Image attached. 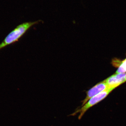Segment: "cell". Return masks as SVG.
Here are the masks:
<instances>
[{
	"mask_svg": "<svg viewBox=\"0 0 126 126\" xmlns=\"http://www.w3.org/2000/svg\"><path fill=\"white\" fill-rule=\"evenodd\" d=\"M113 89V88H108L91 98L83 106L77 109L74 112L70 115V116H74L79 113L78 119H81L83 115L89 109L104 99Z\"/></svg>",
	"mask_w": 126,
	"mask_h": 126,
	"instance_id": "cell-2",
	"label": "cell"
},
{
	"mask_svg": "<svg viewBox=\"0 0 126 126\" xmlns=\"http://www.w3.org/2000/svg\"><path fill=\"white\" fill-rule=\"evenodd\" d=\"M108 88V86L104 81L97 84L87 91L86 98L81 102V107L84 105L91 98Z\"/></svg>",
	"mask_w": 126,
	"mask_h": 126,
	"instance_id": "cell-3",
	"label": "cell"
},
{
	"mask_svg": "<svg viewBox=\"0 0 126 126\" xmlns=\"http://www.w3.org/2000/svg\"><path fill=\"white\" fill-rule=\"evenodd\" d=\"M126 72V59L122 61L121 64L119 65L118 69L117 70V73H122Z\"/></svg>",
	"mask_w": 126,
	"mask_h": 126,
	"instance_id": "cell-5",
	"label": "cell"
},
{
	"mask_svg": "<svg viewBox=\"0 0 126 126\" xmlns=\"http://www.w3.org/2000/svg\"><path fill=\"white\" fill-rule=\"evenodd\" d=\"M39 21L27 22L19 25L8 34L0 44V50L8 46L17 42L30 28L38 23Z\"/></svg>",
	"mask_w": 126,
	"mask_h": 126,
	"instance_id": "cell-1",
	"label": "cell"
},
{
	"mask_svg": "<svg viewBox=\"0 0 126 126\" xmlns=\"http://www.w3.org/2000/svg\"><path fill=\"white\" fill-rule=\"evenodd\" d=\"M107 84L108 88L113 89L126 82V72L115 74L104 80Z\"/></svg>",
	"mask_w": 126,
	"mask_h": 126,
	"instance_id": "cell-4",
	"label": "cell"
},
{
	"mask_svg": "<svg viewBox=\"0 0 126 126\" xmlns=\"http://www.w3.org/2000/svg\"><path fill=\"white\" fill-rule=\"evenodd\" d=\"M121 62V61H118V60H114V61H112L113 65H114L115 66H119L122 63V61Z\"/></svg>",
	"mask_w": 126,
	"mask_h": 126,
	"instance_id": "cell-6",
	"label": "cell"
}]
</instances>
